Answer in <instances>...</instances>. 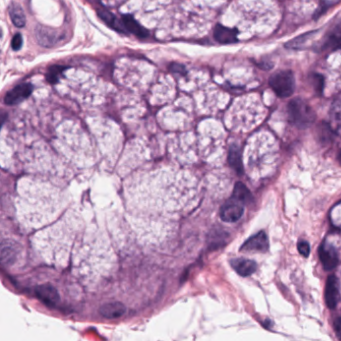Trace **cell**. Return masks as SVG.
Wrapping results in <instances>:
<instances>
[{
    "mask_svg": "<svg viewBox=\"0 0 341 341\" xmlns=\"http://www.w3.org/2000/svg\"><path fill=\"white\" fill-rule=\"evenodd\" d=\"M288 116L291 123L300 128L309 126L315 119V114L312 108L300 98H295L289 102Z\"/></svg>",
    "mask_w": 341,
    "mask_h": 341,
    "instance_id": "6da1fadb",
    "label": "cell"
},
{
    "mask_svg": "<svg viewBox=\"0 0 341 341\" xmlns=\"http://www.w3.org/2000/svg\"><path fill=\"white\" fill-rule=\"evenodd\" d=\"M269 85L275 94L279 98H289L295 88L294 75L289 70L278 71L269 79Z\"/></svg>",
    "mask_w": 341,
    "mask_h": 341,
    "instance_id": "7a4b0ae2",
    "label": "cell"
},
{
    "mask_svg": "<svg viewBox=\"0 0 341 341\" xmlns=\"http://www.w3.org/2000/svg\"><path fill=\"white\" fill-rule=\"evenodd\" d=\"M35 36L38 43L43 47H54L64 40L63 32L45 26H37Z\"/></svg>",
    "mask_w": 341,
    "mask_h": 341,
    "instance_id": "3957f363",
    "label": "cell"
},
{
    "mask_svg": "<svg viewBox=\"0 0 341 341\" xmlns=\"http://www.w3.org/2000/svg\"><path fill=\"white\" fill-rule=\"evenodd\" d=\"M244 203L234 196L227 200L220 209V218L225 222H235L244 212Z\"/></svg>",
    "mask_w": 341,
    "mask_h": 341,
    "instance_id": "277c9868",
    "label": "cell"
},
{
    "mask_svg": "<svg viewBox=\"0 0 341 341\" xmlns=\"http://www.w3.org/2000/svg\"><path fill=\"white\" fill-rule=\"evenodd\" d=\"M319 257L325 270H331L338 263V256L335 248L332 245L323 241L319 248Z\"/></svg>",
    "mask_w": 341,
    "mask_h": 341,
    "instance_id": "5b68a950",
    "label": "cell"
},
{
    "mask_svg": "<svg viewBox=\"0 0 341 341\" xmlns=\"http://www.w3.org/2000/svg\"><path fill=\"white\" fill-rule=\"evenodd\" d=\"M32 92V86L30 84H19L13 87L10 91H8L4 98V102L7 105H15L22 102Z\"/></svg>",
    "mask_w": 341,
    "mask_h": 341,
    "instance_id": "8992f818",
    "label": "cell"
},
{
    "mask_svg": "<svg viewBox=\"0 0 341 341\" xmlns=\"http://www.w3.org/2000/svg\"><path fill=\"white\" fill-rule=\"evenodd\" d=\"M36 297L49 307H54L59 301V294L51 284L39 285L35 288Z\"/></svg>",
    "mask_w": 341,
    "mask_h": 341,
    "instance_id": "52a82bcc",
    "label": "cell"
},
{
    "mask_svg": "<svg viewBox=\"0 0 341 341\" xmlns=\"http://www.w3.org/2000/svg\"><path fill=\"white\" fill-rule=\"evenodd\" d=\"M340 299L339 295V287H338V281L335 275H330L326 282L325 287V301L329 308L333 309L336 307L338 301Z\"/></svg>",
    "mask_w": 341,
    "mask_h": 341,
    "instance_id": "ba28073f",
    "label": "cell"
},
{
    "mask_svg": "<svg viewBox=\"0 0 341 341\" xmlns=\"http://www.w3.org/2000/svg\"><path fill=\"white\" fill-rule=\"evenodd\" d=\"M269 247L267 235L265 232L261 231L257 234L251 236L244 242L241 250L244 251H256V252H266Z\"/></svg>",
    "mask_w": 341,
    "mask_h": 341,
    "instance_id": "9c48e42d",
    "label": "cell"
},
{
    "mask_svg": "<svg viewBox=\"0 0 341 341\" xmlns=\"http://www.w3.org/2000/svg\"><path fill=\"white\" fill-rule=\"evenodd\" d=\"M214 38L222 44L234 43L237 41V30L223 25H216L214 29Z\"/></svg>",
    "mask_w": 341,
    "mask_h": 341,
    "instance_id": "30bf717a",
    "label": "cell"
},
{
    "mask_svg": "<svg viewBox=\"0 0 341 341\" xmlns=\"http://www.w3.org/2000/svg\"><path fill=\"white\" fill-rule=\"evenodd\" d=\"M231 266L241 276H249L256 271L257 264L250 259L236 258L231 260Z\"/></svg>",
    "mask_w": 341,
    "mask_h": 341,
    "instance_id": "8fae6325",
    "label": "cell"
},
{
    "mask_svg": "<svg viewBox=\"0 0 341 341\" xmlns=\"http://www.w3.org/2000/svg\"><path fill=\"white\" fill-rule=\"evenodd\" d=\"M122 23L125 30L136 35L138 38H147L149 35L147 29L139 25L131 15H123Z\"/></svg>",
    "mask_w": 341,
    "mask_h": 341,
    "instance_id": "7c38bea8",
    "label": "cell"
},
{
    "mask_svg": "<svg viewBox=\"0 0 341 341\" xmlns=\"http://www.w3.org/2000/svg\"><path fill=\"white\" fill-rule=\"evenodd\" d=\"M125 311H126V308L120 302L105 303L99 309L100 314L108 319L122 316L125 313Z\"/></svg>",
    "mask_w": 341,
    "mask_h": 341,
    "instance_id": "4fadbf2b",
    "label": "cell"
},
{
    "mask_svg": "<svg viewBox=\"0 0 341 341\" xmlns=\"http://www.w3.org/2000/svg\"><path fill=\"white\" fill-rule=\"evenodd\" d=\"M228 162L230 166L236 171L238 174L243 173V165H242V160H241V153L239 148L236 145H232L229 149V154H228Z\"/></svg>",
    "mask_w": 341,
    "mask_h": 341,
    "instance_id": "5bb4252c",
    "label": "cell"
},
{
    "mask_svg": "<svg viewBox=\"0 0 341 341\" xmlns=\"http://www.w3.org/2000/svg\"><path fill=\"white\" fill-rule=\"evenodd\" d=\"M9 15L11 18V21L16 27H23L26 23L25 12L22 7L17 3H12L9 6Z\"/></svg>",
    "mask_w": 341,
    "mask_h": 341,
    "instance_id": "9a60e30c",
    "label": "cell"
},
{
    "mask_svg": "<svg viewBox=\"0 0 341 341\" xmlns=\"http://www.w3.org/2000/svg\"><path fill=\"white\" fill-rule=\"evenodd\" d=\"M325 48L339 49L341 48V25H337L327 36L325 44Z\"/></svg>",
    "mask_w": 341,
    "mask_h": 341,
    "instance_id": "2e32d148",
    "label": "cell"
},
{
    "mask_svg": "<svg viewBox=\"0 0 341 341\" xmlns=\"http://www.w3.org/2000/svg\"><path fill=\"white\" fill-rule=\"evenodd\" d=\"M98 15L100 16V18L106 25L111 26L113 29H115L117 31H120V32H124L125 31V28H124L123 23L121 25L111 12H109V11H107L105 9H101V10L98 11Z\"/></svg>",
    "mask_w": 341,
    "mask_h": 341,
    "instance_id": "e0dca14e",
    "label": "cell"
},
{
    "mask_svg": "<svg viewBox=\"0 0 341 341\" xmlns=\"http://www.w3.org/2000/svg\"><path fill=\"white\" fill-rule=\"evenodd\" d=\"M232 196H234L235 198H237L238 200L243 202L244 204L250 203L252 201V195L250 193V191L248 190V188L241 182H238V183L235 184Z\"/></svg>",
    "mask_w": 341,
    "mask_h": 341,
    "instance_id": "ac0fdd59",
    "label": "cell"
},
{
    "mask_svg": "<svg viewBox=\"0 0 341 341\" xmlns=\"http://www.w3.org/2000/svg\"><path fill=\"white\" fill-rule=\"evenodd\" d=\"M65 69H66V67L61 66V65H54V66H51L48 69L47 75H46L47 81L50 82V83H55V82H57L59 76L63 74V71H64Z\"/></svg>",
    "mask_w": 341,
    "mask_h": 341,
    "instance_id": "d6986e66",
    "label": "cell"
},
{
    "mask_svg": "<svg viewBox=\"0 0 341 341\" xmlns=\"http://www.w3.org/2000/svg\"><path fill=\"white\" fill-rule=\"evenodd\" d=\"M298 251L300 254H302L304 257H307L310 252V246L307 241L305 240H300L298 242Z\"/></svg>",
    "mask_w": 341,
    "mask_h": 341,
    "instance_id": "ffe728a7",
    "label": "cell"
},
{
    "mask_svg": "<svg viewBox=\"0 0 341 341\" xmlns=\"http://www.w3.org/2000/svg\"><path fill=\"white\" fill-rule=\"evenodd\" d=\"M11 46H12V48L14 49V50H19V49L21 48V46H22V36H21V34L17 33L13 37L12 42H11Z\"/></svg>",
    "mask_w": 341,
    "mask_h": 341,
    "instance_id": "44dd1931",
    "label": "cell"
},
{
    "mask_svg": "<svg viewBox=\"0 0 341 341\" xmlns=\"http://www.w3.org/2000/svg\"><path fill=\"white\" fill-rule=\"evenodd\" d=\"M313 81H314V84H315V90H318L319 92H321L322 91V87H323V79H322V77L320 75L316 74V75H314Z\"/></svg>",
    "mask_w": 341,
    "mask_h": 341,
    "instance_id": "7402d4cb",
    "label": "cell"
},
{
    "mask_svg": "<svg viewBox=\"0 0 341 341\" xmlns=\"http://www.w3.org/2000/svg\"><path fill=\"white\" fill-rule=\"evenodd\" d=\"M334 329H335V332H336L338 338L341 339V317H338L337 319H335V321H334Z\"/></svg>",
    "mask_w": 341,
    "mask_h": 341,
    "instance_id": "603a6c76",
    "label": "cell"
},
{
    "mask_svg": "<svg viewBox=\"0 0 341 341\" xmlns=\"http://www.w3.org/2000/svg\"><path fill=\"white\" fill-rule=\"evenodd\" d=\"M171 70L177 74H185V68L181 64H173L171 66Z\"/></svg>",
    "mask_w": 341,
    "mask_h": 341,
    "instance_id": "cb8c5ba5",
    "label": "cell"
},
{
    "mask_svg": "<svg viewBox=\"0 0 341 341\" xmlns=\"http://www.w3.org/2000/svg\"><path fill=\"white\" fill-rule=\"evenodd\" d=\"M338 161H339V162H340V164H341V151H340V152H339V154H338Z\"/></svg>",
    "mask_w": 341,
    "mask_h": 341,
    "instance_id": "d4e9b609",
    "label": "cell"
}]
</instances>
